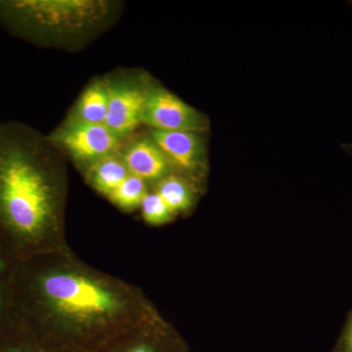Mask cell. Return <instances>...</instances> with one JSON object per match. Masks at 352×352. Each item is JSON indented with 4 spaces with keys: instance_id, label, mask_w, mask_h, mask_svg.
<instances>
[{
    "instance_id": "7",
    "label": "cell",
    "mask_w": 352,
    "mask_h": 352,
    "mask_svg": "<svg viewBox=\"0 0 352 352\" xmlns=\"http://www.w3.org/2000/svg\"><path fill=\"white\" fill-rule=\"evenodd\" d=\"M106 80L109 104L105 126L122 139L142 124L148 80L132 76Z\"/></svg>"
},
{
    "instance_id": "13",
    "label": "cell",
    "mask_w": 352,
    "mask_h": 352,
    "mask_svg": "<svg viewBox=\"0 0 352 352\" xmlns=\"http://www.w3.org/2000/svg\"><path fill=\"white\" fill-rule=\"evenodd\" d=\"M0 352H67L46 344L29 331L14 326L0 332Z\"/></svg>"
},
{
    "instance_id": "6",
    "label": "cell",
    "mask_w": 352,
    "mask_h": 352,
    "mask_svg": "<svg viewBox=\"0 0 352 352\" xmlns=\"http://www.w3.org/2000/svg\"><path fill=\"white\" fill-rule=\"evenodd\" d=\"M142 124L152 131H192L207 129L203 113L185 103L166 88L147 82Z\"/></svg>"
},
{
    "instance_id": "2",
    "label": "cell",
    "mask_w": 352,
    "mask_h": 352,
    "mask_svg": "<svg viewBox=\"0 0 352 352\" xmlns=\"http://www.w3.org/2000/svg\"><path fill=\"white\" fill-rule=\"evenodd\" d=\"M65 155L24 122H0V254L10 263L69 249Z\"/></svg>"
},
{
    "instance_id": "15",
    "label": "cell",
    "mask_w": 352,
    "mask_h": 352,
    "mask_svg": "<svg viewBox=\"0 0 352 352\" xmlns=\"http://www.w3.org/2000/svg\"><path fill=\"white\" fill-rule=\"evenodd\" d=\"M11 264L0 254V332L17 326L11 300Z\"/></svg>"
},
{
    "instance_id": "5",
    "label": "cell",
    "mask_w": 352,
    "mask_h": 352,
    "mask_svg": "<svg viewBox=\"0 0 352 352\" xmlns=\"http://www.w3.org/2000/svg\"><path fill=\"white\" fill-rule=\"evenodd\" d=\"M87 352H182L179 340L153 308Z\"/></svg>"
},
{
    "instance_id": "12",
    "label": "cell",
    "mask_w": 352,
    "mask_h": 352,
    "mask_svg": "<svg viewBox=\"0 0 352 352\" xmlns=\"http://www.w3.org/2000/svg\"><path fill=\"white\" fill-rule=\"evenodd\" d=\"M154 191L175 215L187 212L196 200L195 183L173 171L156 182Z\"/></svg>"
},
{
    "instance_id": "1",
    "label": "cell",
    "mask_w": 352,
    "mask_h": 352,
    "mask_svg": "<svg viewBox=\"0 0 352 352\" xmlns=\"http://www.w3.org/2000/svg\"><path fill=\"white\" fill-rule=\"evenodd\" d=\"M15 321L67 352H87L151 311L142 292L64 250L11 264Z\"/></svg>"
},
{
    "instance_id": "17",
    "label": "cell",
    "mask_w": 352,
    "mask_h": 352,
    "mask_svg": "<svg viewBox=\"0 0 352 352\" xmlns=\"http://www.w3.org/2000/svg\"><path fill=\"white\" fill-rule=\"evenodd\" d=\"M346 346L347 351L352 352V320L351 322V325H349V331H347Z\"/></svg>"
},
{
    "instance_id": "14",
    "label": "cell",
    "mask_w": 352,
    "mask_h": 352,
    "mask_svg": "<svg viewBox=\"0 0 352 352\" xmlns=\"http://www.w3.org/2000/svg\"><path fill=\"white\" fill-rule=\"evenodd\" d=\"M147 193V182L138 176L129 175L107 198L116 207L131 212L140 208Z\"/></svg>"
},
{
    "instance_id": "10",
    "label": "cell",
    "mask_w": 352,
    "mask_h": 352,
    "mask_svg": "<svg viewBox=\"0 0 352 352\" xmlns=\"http://www.w3.org/2000/svg\"><path fill=\"white\" fill-rule=\"evenodd\" d=\"M85 171L88 184L106 197L112 194L131 175L119 152L99 160Z\"/></svg>"
},
{
    "instance_id": "11",
    "label": "cell",
    "mask_w": 352,
    "mask_h": 352,
    "mask_svg": "<svg viewBox=\"0 0 352 352\" xmlns=\"http://www.w3.org/2000/svg\"><path fill=\"white\" fill-rule=\"evenodd\" d=\"M108 104L107 80L100 78L90 82L83 90L69 117L88 124H105Z\"/></svg>"
},
{
    "instance_id": "3",
    "label": "cell",
    "mask_w": 352,
    "mask_h": 352,
    "mask_svg": "<svg viewBox=\"0 0 352 352\" xmlns=\"http://www.w3.org/2000/svg\"><path fill=\"white\" fill-rule=\"evenodd\" d=\"M119 6L105 0H0V25L36 45L71 50L107 29Z\"/></svg>"
},
{
    "instance_id": "9",
    "label": "cell",
    "mask_w": 352,
    "mask_h": 352,
    "mask_svg": "<svg viewBox=\"0 0 352 352\" xmlns=\"http://www.w3.org/2000/svg\"><path fill=\"white\" fill-rule=\"evenodd\" d=\"M120 154L129 173L146 182H159L171 173L164 153L151 136L135 139Z\"/></svg>"
},
{
    "instance_id": "16",
    "label": "cell",
    "mask_w": 352,
    "mask_h": 352,
    "mask_svg": "<svg viewBox=\"0 0 352 352\" xmlns=\"http://www.w3.org/2000/svg\"><path fill=\"white\" fill-rule=\"evenodd\" d=\"M143 219L151 226H163L171 221L175 214L157 192H148L140 206Z\"/></svg>"
},
{
    "instance_id": "8",
    "label": "cell",
    "mask_w": 352,
    "mask_h": 352,
    "mask_svg": "<svg viewBox=\"0 0 352 352\" xmlns=\"http://www.w3.org/2000/svg\"><path fill=\"white\" fill-rule=\"evenodd\" d=\"M150 136L164 153L173 173L195 182L205 164V143L201 134L192 131H151Z\"/></svg>"
},
{
    "instance_id": "4",
    "label": "cell",
    "mask_w": 352,
    "mask_h": 352,
    "mask_svg": "<svg viewBox=\"0 0 352 352\" xmlns=\"http://www.w3.org/2000/svg\"><path fill=\"white\" fill-rule=\"evenodd\" d=\"M47 138L65 157L85 170L99 160L119 152L122 142L105 124H88L69 117Z\"/></svg>"
}]
</instances>
